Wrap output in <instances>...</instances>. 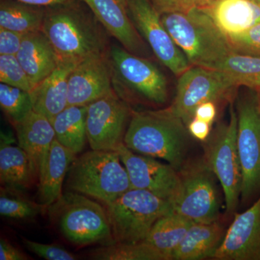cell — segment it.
Here are the masks:
<instances>
[{
    "label": "cell",
    "instance_id": "60d3db41",
    "mask_svg": "<svg viewBox=\"0 0 260 260\" xmlns=\"http://www.w3.org/2000/svg\"><path fill=\"white\" fill-rule=\"evenodd\" d=\"M217 0H184L186 10L192 8H208Z\"/></svg>",
    "mask_w": 260,
    "mask_h": 260
},
{
    "label": "cell",
    "instance_id": "44dd1931",
    "mask_svg": "<svg viewBox=\"0 0 260 260\" xmlns=\"http://www.w3.org/2000/svg\"><path fill=\"white\" fill-rule=\"evenodd\" d=\"M205 10L228 38L260 23V5L251 0H217Z\"/></svg>",
    "mask_w": 260,
    "mask_h": 260
},
{
    "label": "cell",
    "instance_id": "484cf974",
    "mask_svg": "<svg viewBox=\"0 0 260 260\" xmlns=\"http://www.w3.org/2000/svg\"><path fill=\"white\" fill-rule=\"evenodd\" d=\"M88 106H68L51 121L56 140L78 155L88 141L86 118Z\"/></svg>",
    "mask_w": 260,
    "mask_h": 260
},
{
    "label": "cell",
    "instance_id": "7a4b0ae2",
    "mask_svg": "<svg viewBox=\"0 0 260 260\" xmlns=\"http://www.w3.org/2000/svg\"><path fill=\"white\" fill-rule=\"evenodd\" d=\"M187 126L170 107L158 111H132L124 144L135 153L162 159L179 171L185 164Z\"/></svg>",
    "mask_w": 260,
    "mask_h": 260
},
{
    "label": "cell",
    "instance_id": "74e56055",
    "mask_svg": "<svg viewBox=\"0 0 260 260\" xmlns=\"http://www.w3.org/2000/svg\"><path fill=\"white\" fill-rule=\"evenodd\" d=\"M218 114L217 104L214 102H207L200 104L194 112V117L213 124Z\"/></svg>",
    "mask_w": 260,
    "mask_h": 260
},
{
    "label": "cell",
    "instance_id": "e575fe53",
    "mask_svg": "<svg viewBox=\"0 0 260 260\" xmlns=\"http://www.w3.org/2000/svg\"><path fill=\"white\" fill-rule=\"evenodd\" d=\"M24 34L0 27V55L16 56Z\"/></svg>",
    "mask_w": 260,
    "mask_h": 260
},
{
    "label": "cell",
    "instance_id": "7c38bea8",
    "mask_svg": "<svg viewBox=\"0 0 260 260\" xmlns=\"http://www.w3.org/2000/svg\"><path fill=\"white\" fill-rule=\"evenodd\" d=\"M128 13L135 28L159 61L176 76L191 66L164 27L160 13L150 0H126Z\"/></svg>",
    "mask_w": 260,
    "mask_h": 260
},
{
    "label": "cell",
    "instance_id": "5bb4252c",
    "mask_svg": "<svg viewBox=\"0 0 260 260\" xmlns=\"http://www.w3.org/2000/svg\"><path fill=\"white\" fill-rule=\"evenodd\" d=\"M116 152L127 171L132 188L151 192L173 206L181 188L177 169L155 158L135 154L124 144L120 145Z\"/></svg>",
    "mask_w": 260,
    "mask_h": 260
},
{
    "label": "cell",
    "instance_id": "ffe728a7",
    "mask_svg": "<svg viewBox=\"0 0 260 260\" xmlns=\"http://www.w3.org/2000/svg\"><path fill=\"white\" fill-rule=\"evenodd\" d=\"M16 56L34 87L49 76L59 64L54 48L42 30L24 34Z\"/></svg>",
    "mask_w": 260,
    "mask_h": 260
},
{
    "label": "cell",
    "instance_id": "6da1fadb",
    "mask_svg": "<svg viewBox=\"0 0 260 260\" xmlns=\"http://www.w3.org/2000/svg\"><path fill=\"white\" fill-rule=\"evenodd\" d=\"M42 31L59 62L73 63L109 51V32L83 0L46 8Z\"/></svg>",
    "mask_w": 260,
    "mask_h": 260
},
{
    "label": "cell",
    "instance_id": "9c48e42d",
    "mask_svg": "<svg viewBox=\"0 0 260 260\" xmlns=\"http://www.w3.org/2000/svg\"><path fill=\"white\" fill-rule=\"evenodd\" d=\"M181 188L174 212L195 223L220 218V202L216 179L204 159L186 160L179 169Z\"/></svg>",
    "mask_w": 260,
    "mask_h": 260
},
{
    "label": "cell",
    "instance_id": "603a6c76",
    "mask_svg": "<svg viewBox=\"0 0 260 260\" xmlns=\"http://www.w3.org/2000/svg\"><path fill=\"white\" fill-rule=\"evenodd\" d=\"M0 181L3 186L25 191L31 187L39 178L34 162L21 147L13 146L1 140Z\"/></svg>",
    "mask_w": 260,
    "mask_h": 260
},
{
    "label": "cell",
    "instance_id": "4316f807",
    "mask_svg": "<svg viewBox=\"0 0 260 260\" xmlns=\"http://www.w3.org/2000/svg\"><path fill=\"white\" fill-rule=\"evenodd\" d=\"M46 8L19 0H1L0 27L21 34L42 30Z\"/></svg>",
    "mask_w": 260,
    "mask_h": 260
},
{
    "label": "cell",
    "instance_id": "7402d4cb",
    "mask_svg": "<svg viewBox=\"0 0 260 260\" xmlns=\"http://www.w3.org/2000/svg\"><path fill=\"white\" fill-rule=\"evenodd\" d=\"M225 232L219 220L211 223L193 222L174 252L173 260L213 258L223 242Z\"/></svg>",
    "mask_w": 260,
    "mask_h": 260
},
{
    "label": "cell",
    "instance_id": "cb8c5ba5",
    "mask_svg": "<svg viewBox=\"0 0 260 260\" xmlns=\"http://www.w3.org/2000/svg\"><path fill=\"white\" fill-rule=\"evenodd\" d=\"M76 154L56 139L51 145L45 174L39 182L38 203L49 207L60 198L61 189L70 165Z\"/></svg>",
    "mask_w": 260,
    "mask_h": 260
},
{
    "label": "cell",
    "instance_id": "4fadbf2b",
    "mask_svg": "<svg viewBox=\"0 0 260 260\" xmlns=\"http://www.w3.org/2000/svg\"><path fill=\"white\" fill-rule=\"evenodd\" d=\"M132 111L114 89L88 106L86 126L88 142L95 150L116 151L124 144L126 124Z\"/></svg>",
    "mask_w": 260,
    "mask_h": 260
},
{
    "label": "cell",
    "instance_id": "277c9868",
    "mask_svg": "<svg viewBox=\"0 0 260 260\" xmlns=\"http://www.w3.org/2000/svg\"><path fill=\"white\" fill-rule=\"evenodd\" d=\"M64 184L68 191L91 197L105 205L132 189L119 153L92 149L75 158Z\"/></svg>",
    "mask_w": 260,
    "mask_h": 260
},
{
    "label": "cell",
    "instance_id": "b9f144b4",
    "mask_svg": "<svg viewBox=\"0 0 260 260\" xmlns=\"http://www.w3.org/2000/svg\"><path fill=\"white\" fill-rule=\"evenodd\" d=\"M254 91H255L256 106H257L258 110L260 113V88L254 90Z\"/></svg>",
    "mask_w": 260,
    "mask_h": 260
},
{
    "label": "cell",
    "instance_id": "f546056e",
    "mask_svg": "<svg viewBox=\"0 0 260 260\" xmlns=\"http://www.w3.org/2000/svg\"><path fill=\"white\" fill-rule=\"evenodd\" d=\"M88 257L95 260H162L158 253L143 242L102 246L90 251Z\"/></svg>",
    "mask_w": 260,
    "mask_h": 260
},
{
    "label": "cell",
    "instance_id": "83f0119b",
    "mask_svg": "<svg viewBox=\"0 0 260 260\" xmlns=\"http://www.w3.org/2000/svg\"><path fill=\"white\" fill-rule=\"evenodd\" d=\"M48 207L29 199L24 190L1 186L0 215L13 223H26L47 211Z\"/></svg>",
    "mask_w": 260,
    "mask_h": 260
},
{
    "label": "cell",
    "instance_id": "52a82bcc",
    "mask_svg": "<svg viewBox=\"0 0 260 260\" xmlns=\"http://www.w3.org/2000/svg\"><path fill=\"white\" fill-rule=\"evenodd\" d=\"M109 56L112 88L124 102L133 96L157 105L167 103V79L158 67L119 46L109 48Z\"/></svg>",
    "mask_w": 260,
    "mask_h": 260
},
{
    "label": "cell",
    "instance_id": "836d02e7",
    "mask_svg": "<svg viewBox=\"0 0 260 260\" xmlns=\"http://www.w3.org/2000/svg\"><path fill=\"white\" fill-rule=\"evenodd\" d=\"M25 247L34 254L47 260H75L79 256L57 244H42L23 238Z\"/></svg>",
    "mask_w": 260,
    "mask_h": 260
},
{
    "label": "cell",
    "instance_id": "8d00e7d4",
    "mask_svg": "<svg viewBox=\"0 0 260 260\" xmlns=\"http://www.w3.org/2000/svg\"><path fill=\"white\" fill-rule=\"evenodd\" d=\"M26 254L8 242L5 238L0 239V259L1 260H28Z\"/></svg>",
    "mask_w": 260,
    "mask_h": 260
},
{
    "label": "cell",
    "instance_id": "ab89813d",
    "mask_svg": "<svg viewBox=\"0 0 260 260\" xmlns=\"http://www.w3.org/2000/svg\"><path fill=\"white\" fill-rule=\"evenodd\" d=\"M23 3H28V4L37 5V6L48 7L55 6V5L64 4L72 0H19Z\"/></svg>",
    "mask_w": 260,
    "mask_h": 260
},
{
    "label": "cell",
    "instance_id": "d590c367",
    "mask_svg": "<svg viewBox=\"0 0 260 260\" xmlns=\"http://www.w3.org/2000/svg\"><path fill=\"white\" fill-rule=\"evenodd\" d=\"M211 127L212 125L209 123L197 118L191 119L187 125L189 135L202 143H204L209 138L211 134Z\"/></svg>",
    "mask_w": 260,
    "mask_h": 260
},
{
    "label": "cell",
    "instance_id": "3957f363",
    "mask_svg": "<svg viewBox=\"0 0 260 260\" xmlns=\"http://www.w3.org/2000/svg\"><path fill=\"white\" fill-rule=\"evenodd\" d=\"M164 27L185 54L191 66L215 69L234 52L229 38L204 8L160 14Z\"/></svg>",
    "mask_w": 260,
    "mask_h": 260
},
{
    "label": "cell",
    "instance_id": "f35d334b",
    "mask_svg": "<svg viewBox=\"0 0 260 260\" xmlns=\"http://www.w3.org/2000/svg\"><path fill=\"white\" fill-rule=\"evenodd\" d=\"M160 14L169 12L186 11L184 0H150Z\"/></svg>",
    "mask_w": 260,
    "mask_h": 260
},
{
    "label": "cell",
    "instance_id": "ba28073f",
    "mask_svg": "<svg viewBox=\"0 0 260 260\" xmlns=\"http://www.w3.org/2000/svg\"><path fill=\"white\" fill-rule=\"evenodd\" d=\"M237 113L231 105L230 119L219 124L203 143L204 159L222 186L225 213L237 209L242 190V169L237 148Z\"/></svg>",
    "mask_w": 260,
    "mask_h": 260
},
{
    "label": "cell",
    "instance_id": "5b68a950",
    "mask_svg": "<svg viewBox=\"0 0 260 260\" xmlns=\"http://www.w3.org/2000/svg\"><path fill=\"white\" fill-rule=\"evenodd\" d=\"M51 223L72 244H114L107 209L86 195L69 191L48 207Z\"/></svg>",
    "mask_w": 260,
    "mask_h": 260
},
{
    "label": "cell",
    "instance_id": "d6a6232c",
    "mask_svg": "<svg viewBox=\"0 0 260 260\" xmlns=\"http://www.w3.org/2000/svg\"><path fill=\"white\" fill-rule=\"evenodd\" d=\"M229 40L234 52L260 56V23Z\"/></svg>",
    "mask_w": 260,
    "mask_h": 260
},
{
    "label": "cell",
    "instance_id": "2e32d148",
    "mask_svg": "<svg viewBox=\"0 0 260 260\" xmlns=\"http://www.w3.org/2000/svg\"><path fill=\"white\" fill-rule=\"evenodd\" d=\"M213 259L260 260V196L249 209L236 214Z\"/></svg>",
    "mask_w": 260,
    "mask_h": 260
},
{
    "label": "cell",
    "instance_id": "f1b7e54d",
    "mask_svg": "<svg viewBox=\"0 0 260 260\" xmlns=\"http://www.w3.org/2000/svg\"><path fill=\"white\" fill-rule=\"evenodd\" d=\"M214 70L222 72L237 88H260V56L233 52Z\"/></svg>",
    "mask_w": 260,
    "mask_h": 260
},
{
    "label": "cell",
    "instance_id": "7bdbcfd3",
    "mask_svg": "<svg viewBox=\"0 0 260 260\" xmlns=\"http://www.w3.org/2000/svg\"><path fill=\"white\" fill-rule=\"evenodd\" d=\"M251 1L254 2V3H256V4L260 5V0H251Z\"/></svg>",
    "mask_w": 260,
    "mask_h": 260
},
{
    "label": "cell",
    "instance_id": "8992f818",
    "mask_svg": "<svg viewBox=\"0 0 260 260\" xmlns=\"http://www.w3.org/2000/svg\"><path fill=\"white\" fill-rule=\"evenodd\" d=\"M105 206L114 242L124 244L144 240L158 219L174 211L169 202L133 188Z\"/></svg>",
    "mask_w": 260,
    "mask_h": 260
},
{
    "label": "cell",
    "instance_id": "30bf717a",
    "mask_svg": "<svg viewBox=\"0 0 260 260\" xmlns=\"http://www.w3.org/2000/svg\"><path fill=\"white\" fill-rule=\"evenodd\" d=\"M237 87L222 72L191 66L179 76L176 95L170 109L187 126L200 104L229 99Z\"/></svg>",
    "mask_w": 260,
    "mask_h": 260
},
{
    "label": "cell",
    "instance_id": "e0dca14e",
    "mask_svg": "<svg viewBox=\"0 0 260 260\" xmlns=\"http://www.w3.org/2000/svg\"><path fill=\"white\" fill-rule=\"evenodd\" d=\"M109 35L122 47L140 56L148 55V47L128 13L126 0H83Z\"/></svg>",
    "mask_w": 260,
    "mask_h": 260
},
{
    "label": "cell",
    "instance_id": "4dcf8cb0",
    "mask_svg": "<svg viewBox=\"0 0 260 260\" xmlns=\"http://www.w3.org/2000/svg\"><path fill=\"white\" fill-rule=\"evenodd\" d=\"M0 107L13 126L34 110L30 92L3 83H0Z\"/></svg>",
    "mask_w": 260,
    "mask_h": 260
},
{
    "label": "cell",
    "instance_id": "d6986e66",
    "mask_svg": "<svg viewBox=\"0 0 260 260\" xmlns=\"http://www.w3.org/2000/svg\"><path fill=\"white\" fill-rule=\"evenodd\" d=\"M76 64L61 61L52 73L30 92L34 112L51 121L68 107V80Z\"/></svg>",
    "mask_w": 260,
    "mask_h": 260
},
{
    "label": "cell",
    "instance_id": "9a60e30c",
    "mask_svg": "<svg viewBox=\"0 0 260 260\" xmlns=\"http://www.w3.org/2000/svg\"><path fill=\"white\" fill-rule=\"evenodd\" d=\"M112 90V69L108 51L76 65L68 80V106H88Z\"/></svg>",
    "mask_w": 260,
    "mask_h": 260
},
{
    "label": "cell",
    "instance_id": "d4e9b609",
    "mask_svg": "<svg viewBox=\"0 0 260 260\" xmlns=\"http://www.w3.org/2000/svg\"><path fill=\"white\" fill-rule=\"evenodd\" d=\"M193 222L172 211L154 224L142 241L158 253L162 260H173L178 246Z\"/></svg>",
    "mask_w": 260,
    "mask_h": 260
},
{
    "label": "cell",
    "instance_id": "8fae6325",
    "mask_svg": "<svg viewBox=\"0 0 260 260\" xmlns=\"http://www.w3.org/2000/svg\"><path fill=\"white\" fill-rule=\"evenodd\" d=\"M237 148L242 169L241 198L248 201L260 191V113L255 91L237 104Z\"/></svg>",
    "mask_w": 260,
    "mask_h": 260
},
{
    "label": "cell",
    "instance_id": "ac0fdd59",
    "mask_svg": "<svg viewBox=\"0 0 260 260\" xmlns=\"http://www.w3.org/2000/svg\"><path fill=\"white\" fill-rule=\"evenodd\" d=\"M19 146L28 154L38 174L39 182L47 169L51 145L56 139L51 121L45 116L32 111L14 125Z\"/></svg>",
    "mask_w": 260,
    "mask_h": 260
},
{
    "label": "cell",
    "instance_id": "1f68e13d",
    "mask_svg": "<svg viewBox=\"0 0 260 260\" xmlns=\"http://www.w3.org/2000/svg\"><path fill=\"white\" fill-rule=\"evenodd\" d=\"M0 82L30 92L31 80L14 55H0Z\"/></svg>",
    "mask_w": 260,
    "mask_h": 260
}]
</instances>
